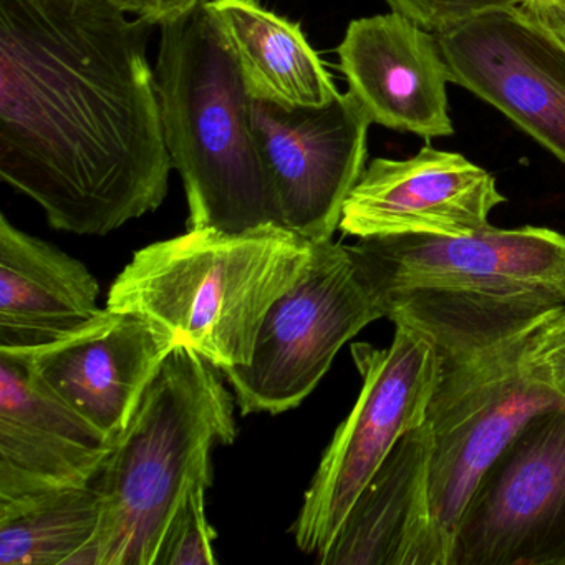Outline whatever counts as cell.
<instances>
[{"label":"cell","instance_id":"obj_4","mask_svg":"<svg viewBox=\"0 0 565 565\" xmlns=\"http://www.w3.org/2000/svg\"><path fill=\"white\" fill-rule=\"evenodd\" d=\"M313 243L287 227L190 230L150 244L111 284L108 309L140 313L217 369L246 365L270 307L302 277Z\"/></svg>","mask_w":565,"mask_h":565},{"label":"cell","instance_id":"obj_16","mask_svg":"<svg viewBox=\"0 0 565 565\" xmlns=\"http://www.w3.org/2000/svg\"><path fill=\"white\" fill-rule=\"evenodd\" d=\"M431 433L422 425L399 439L353 502L322 565H448L429 495Z\"/></svg>","mask_w":565,"mask_h":565},{"label":"cell","instance_id":"obj_15","mask_svg":"<svg viewBox=\"0 0 565 565\" xmlns=\"http://www.w3.org/2000/svg\"><path fill=\"white\" fill-rule=\"evenodd\" d=\"M114 443L0 352V505L94 482Z\"/></svg>","mask_w":565,"mask_h":565},{"label":"cell","instance_id":"obj_18","mask_svg":"<svg viewBox=\"0 0 565 565\" xmlns=\"http://www.w3.org/2000/svg\"><path fill=\"white\" fill-rule=\"evenodd\" d=\"M250 95L286 107H322L339 95L302 29L257 0H206Z\"/></svg>","mask_w":565,"mask_h":565},{"label":"cell","instance_id":"obj_7","mask_svg":"<svg viewBox=\"0 0 565 565\" xmlns=\"http://www.w3.org/2000/svg\"><path fill=\"white\" fill-rule=\"evenodd\" d=\"M395 327L388 349L352 345L362 390L323 452L292 529L307 554L319 557L327 551L386 456L403 436L425 425L441 362L428 337Z\"/></svg>","mask_w":565,"mask_h":565},{"label":"cell","instance_id":"obj_12","mask_svg":"<svg viewBox=\"0 0 565 565\" xmlns=\"http://www.w3.org/2000/svg\"><path fill=\"white\" fill-rule=\"evenodd\" d=\"M177 347V339L153 320L107 307L47 345L0 352L21 360L55 398L115 441Z\"/></svg>","mask_w":565,"mask_h":565},{"label":"cell","instance_id":"obj_8","mask_svg":"<svg viewBox=\"0 0 565 565\" xmlns=\"http://www.w3.org/2000/svg\"><path fill=\"white\" fill-rule=\"evenodd\" d=\"M383 317L349 246L313 244L302 277L267 312L250 362L223 370L241 415L297 408L340 349Z\"/></svg>","mask_w":565,"mask_h":565},{"label":"cell","instance_id":"obj_1","mask_svg":"<svg viewBox=\"0 0 565 565\" xmlns=\"http://www.w3.org/2000/svg\"><path fill=\"white\" fill-rule=\"evenodd\" d=\"M151 28L111 0H0V177L54 230L107 236L167 198Z\"/></svg>","mask_w":565,"mask_h":565},{"label":"cell","instance_id":"obj_2","mask_svg":"<svg viewBox=\"0 0 565 565\" xmlns=\"http://www.w3.org/2000/svg\"><path fill=\"white\" fill-rule=\"evenodd\" d=\"M349 249L386 319L433 345L495 339L565 306V236L547 227L373 237Z\"/></svg>","mask_w":565,"mask_h":565},{"label":"cell","instance_id":"obj_25","mask_svg":"<svg viewBox=\"0 0 565 565\" xmlns=\"http://www.w3.org/2000/svg\"><path fill=\"white\" fill-rule=\"evenodd\" d=\"M565 0H524L525 8H547V6L561 4Z\"/></svg>","mask_w":565,"mask_h":565},{"label":"cell","instance_id":"obj_3","mask_svg":"<svg viewBox=\"0 0 565 565\" xmlns=\"http://www.w3.org/2000/svg\"><path fill=\"white\" fill-rule=\"evenodd\" d=\"M224 379L191 347L167 356L95 478L100 525L78 565H158L188 492L213 486V449L236 441V396Z\"/></svg>","mask_w":565,"mask_h":565},{"label":"cell","instance_id":"obj_6","mask_svg":"<svg viewBox=\"0 0 565 565\" xmlns=\"http://www.w3.org/2000/svg\"><path fill=\"white\" fill-rule=\"evenodd\" d=\"M539 319L495 339L435 345L441 370L425 423L433 522L448 565L459 519L486 469L532 416L565 406L532 370Z\"/></svg>","mask_w":565,"mask_h":565},{"label":"cell","instance_id":"obj_19","mask_svg":"<svg viewBox=\"0 0 565 565\" xmlns=\"http://www.w3.org/2000/svg\"><path fill=\"white\" fill-rule=\"evenodd\" d=\"M100 525L95 482L0 505V565H78Z\"/></svg>","mask_w":565,"mask_h":565},{"label":"cell","instance_id":"obj_20","mask_svg":"<svg viewBox=\"0 0 565 565\" xmlns=\"http://www.w3.org/2000/svg\"><path fill=\"white\" fill-rule=\"evenodd\" d=\"M207 488V482H198L181 502L168 527L158 565L217 564L213 547L216 532L207 522L204 504Z\"/></svg>","mask_w":565,"mask_h":565},{"label":"cell","instance_id":"obj_14","mask_svg":"<svg viewBox=\"0 0 565 565\" xmlns=\"http://www.w3.org/2000/svg\"><path fill=\"white\" fill-rule=\"evenodd\" d=\"M349 92L372 124L425 140L455 134L438 39L398 12L356 19L337 49Z\"/></svg>","mask_w":565,"mask_h":565},{"label":"cell","instance_id":"obj_23","mask_svg":"<svg viewBox=\"0 0 565 565\" xmlns=\"http://www.w3.org/2000/svg\"><path fill=\"white\" fill-rule=\"evenodd\" d=\"M127 14L135 15L150 25H163L183 18L203 4L204 0H111Z\"/></svg>","mask_w":565,"mask_h":565},{"label":"cell","instance_id":"obj_21","mask_svg":"<svg viewBox=\"0 0 565 565\" xmlns=\"http://www.w3.org/2000/svg\"><path fill=\"white\" fill-rule=\"evenodd\" d=\"M386 4L393 12L438 34L479 15L524 4V0H386Z\"/></svg>","mask_w":565,"mask_h":565},{"label":"cell","instance_id":"obj_5","mask_svg":"<svg viewBox=\"0 0 565 565\" xmlns=\"http://www.w3.org/2000/svg\"><path fill=\"white\" fill-rule=\"evenodd\" d=\"M160 29L154 77L168 153L190 207L188 227H284L254 135V97L206 0Z\"/></svg>","mask_w":565,"mask_h":565},{"label":"cell","instance_id":"obj_9","mask_svg":"<svg viewBox=\"0 0 565 565\" xmlns=\"http://www.w3.org/2000/svg\"><path fill=\"white\" fill-rule=\"evenodd\" d=\"M449 565H565V406L532 416L486 469Z\"/></svg>","mask_w":565,"mask_h":565},{"label":"cell","instance_id":"obj_11","mask_svg":"<svg viewBox=\"0 0 565 565\" xmlns=\"http://www.w3.org/2000/svg\"><path fill=\"white\" fill-rule=\"evenodd\" d=\"M451 84L501 111L565 164V42L524 4L436 34Z\"/></svg>","mask_w":565,"mask_h":565},{"label":"cell","instance_id":"obj_24","mask_svg":"<svg viewBox=\"0 0 565 565\" xmlns=\"http://www.w3.org/2000/svg\"><path fill=\"white\" fill-rule=\"evenodd\" d=\"M527 9L534 12L547 28H551L565 42V2L547 6V8Z\"/></svg>","mask_w":565,"mask_h":565},{"label":"cell","instance_id":"obj_22","mask_svg":"<svg viewBox=\"0 0 565 565\" xmlns=\"http://www.w3.org/2000/svg\"><path fill=\"white\" fill-rule=\"evenodd\" d=\"M529 359L535 375L565 402V306L537 320Z\"/></svg>","mask_w":565,"mask_h":565},{"label":"cell","instance_id":"obj_10","mask_svg":"<svg viewBox=\"0 0 565 565\" xmlns=\"http://www.w3.org/2000/svg\"><path fill=\"white\" fill-rule=\"evenodd\" d=\"M254 135L284 227L309 243L333 239L365 170L372 125L350 92L322 107L254 98Z\"/></svg>","mask_w":565,"mask_h":565},{"label":"cell","instance_id":"obj_13","mask_svg":"<svg viewBox=\"0 0 565 565\" xmlns=\"http://www.w3.org/2000/svg\"><path fill=\"white\" fill-rule=\"evenodd\" d=\"M502 203L489 171L426 145L406 160H373L347 198L339 230L359 239L466 236L488 227Z\"/></svg>","mask_w":565,"mask_h":565},{"label":"cell","instance_id":"obj_17","mask_svg":"<svg viewBox=\"0 0 565 565\" xmlns=\"http://www.w3.org/2000/svg\"><path fill=\"white\" fill-rule=\"evenodd\" d=\"M100 287L84 263L0 216V349L47 345L90 322Z\"/></svg>","mask_w":565,"mask_h":565}]
</instances>
